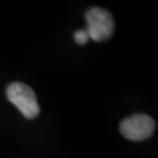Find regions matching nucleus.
Wrapping results in <instances>:
<instances>
[{"instance_id":"nucleus-1","label":"nucleus","mask_w":158,"mask_h":158,"mask_svg":"<svg viewBox=\"0 0 158 158\" xmlns=\"http://www.w3.org/2000/svg\"><path fill=\"white\" fill-rule=\"evenodd\" d=\"M7 97L26 118H35L40 113L36 95L29 85L14 82L7 88Z\"/></svg>"},{"instance_id":"nucleus-2","label":"nucleus","mask_w":158,"mask_h":158,"mask_svg":"<svg viewBox=\"0 0 158 158\" xmlns=\"http://www.w3.org/2000/svg\"><path fill=\"white\" fill-rule=\"evenodd\" d=\"M87 33L94 41L102 42L111 36L115 29L113 15L100 7H93L85 14Z\"/></svg>"},{"instance_id":"nucleus-3","label":"nucleus","mask_w":158,"mask_h":158,"mask_svg":"<svg viewBox=\"0 0 158 158\" xmlns=\"http://www.w3.org/2000/svg\"><path fill=\"white\" fill-rule=\"evenodd\" d=\"M156 123L148 115H134L121 123V134L130 141H143L153 134Z\"/></svg>"},{"instance_id":"nucleus-4","label":"nucleus","mask_w":158,"mask_h":158,"mask_svg":"<svg viewBox=\"0 0 158 158\" xmlns=\"http://www.w3.org/2000/svg\"><path fill=\"white\" fill-rule=\"evenodd\" d=\"M74 38H75L76 44H79V45H85V42L88 41V39H89L87 31H79V32H76L75 35H74Z\"/></svg>"}]
</instances>
